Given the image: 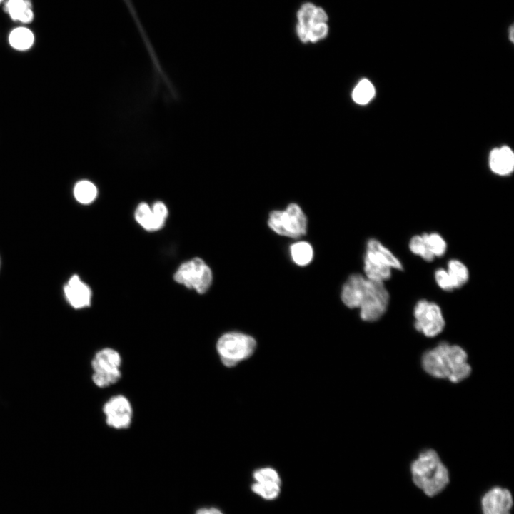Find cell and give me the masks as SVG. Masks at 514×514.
Masks as SVG:
<instances>
[{"mask_svg": "<svg viewBox=\"0 0 514 514\" xmlns=\"http://www.w3.org/2000/svg\"><path fill=\"white\" fill-rule=\"evenodd\" d=\"M375 89L372 83L368 79L361 80L355 86L352 98L353 101L358 104H368L374 96Z\"/></svg>", "mask_w": 514, "mask_h": 514, "instance_id": "cb8c5ba5", "label": "cell"}, {"mask_svg": "<svg viewBox=\"0 0 514 514\" xmlns=\"http://www.w3.org/2000/svg\"><path fill=\"white\" fill-rule=\"evenodd\" d=\"M290 254L293 261L299 266L308 265L313 258V249L306 241L295 242L290 246Z\"/></svg>", "mask_w": 514, "mask_h": 514, "instance_id": "44dd1931", "label": "cell"}, {"mask_svg": "<svg viewBox=\"0 0 514 514\" xmlns=\"http://www.w3.org/2000/svg\"><path fill=\"white\" fill-rule=\"evenodd\" d=\"M414 483L428 496L440 493L449 481L448 471L438 453L428 449L411 464Z\"/></svg>", "mask_w": 514, "mask_h": 514, "instance_id": "7a4b0ae2", "label": "cell"}, {"mask_svg": "<svg viewBox=\"0 0 514 514\" xmlns=\"http://www.w3.org/2000/svg\"><path fill=\"white\" fill-rule=\"evenodd\" d=\"M490 169L495 173L505 176L510 173L514 168V154L508 146L493 149L489 157Z\"/></svg>", "mask_w": 514, "mask_h": 514, "instance_id": "e0dca14e", "label": "cell"}, {"mask_svg": "<svg viewBox=\"0 0 514 514\" xmlns=\"http://www.w3.org/2000/svg\"><path fill=\"white\" fill-rule=\"evenodd\" d=\"M512 505L510 491L502 488H493L482 499L483 514H510Z\"/></svg>", "mask_w": 514, "mask_h": 514, "instance_id": "7c38bea8", "label": "cell"}, {"mask_svg": "<svg viewBox=\"0 0 514 514\" xmlns=\"http://www.w3.org/2000/svg\"><path fill=\"white\" fill-rule=\"evenodd\" d=\"M268 227L276 233L293 238L306 233L307 217L296 203H290L284 210H274L269 213Z\"/></svg>", "mask_w": 514, "mask_h": 514, "instance_id": "277c9868", "label": "cell"}, {"mask_svg": "<svg viewBox=\"0 0 514 514\" xmlns=\"http://www.w3.org/2000/svg\"><path fill=\"white\" fill-rule=\"evenodd\" d=\"M367 285V278L360 273L351 275L344 283L341 298L342 302L350 308H359Z\"/></svg>", "mask_w": 514, "mask_h": 514, "instance_id": "4fadbf2b", "label": "cell"}, {"mask_svg": "<svg viewBox=\"0 0 514 514\" xmlns=\"http://www.w3.org/2000/svg\"><path fill=\"white\" fill-rule=\"evenodd\" d=\"M366 248L373 251L392 269L401 271L403 269L400 261L378 240L370 238L366 243Z\"/></svg>", "mask_w": 514, "mask_h": 514, "instance_id": "ffe728a7", "label": "cell"}, {"mask_svg": "<svg viewBox=\"0 0 514 514\" xmlns=\"http://www.w3.org/2000/svg\"><path fill=\"white\" fill-rule=\"evenodd\" d=\"M122 358L114 348H104L99 350L91 359V368L95 373H120Z\"/></svg>", "mask_w": 514, "mask_h": 514, "instance_id": "9a60e30c", "label": "cell"}, {"mask_svg": "<svg viewBox=\"0 0 514 514\" xmlns=\"http://www.w3.org/2000/svg\"><path fill=\"white\" fill-rule=\"evenodd\" d=\"M363 270L368 279L376 281L384 282L390 279L392 275V268L368 248H366L363 257Z\"/></svg>", "mask_w": 514, "mask_h": 514, "instance_id": "2e32d148", "label": "cell"}, {"mask_svg": "<svg viewBox=\"0 0 514 514\" xmlns=\"http://www.w3.org/2000/svg\"><path fill=\"white\" fill-rule=\"evenodd\" d=\"M389 299V293L383 282L367 278L366 291L358 308L361 319L367 322L379 320L388 308Z\"/></svg>", "mask_w": 514, "mask_h": 514, "instance_id": "5b68a950", "label": "cell"}, {"mask_svg": "<svg viewBox=\"0 0 514 514\" xmlns=\"http://www.w3.org/2000/svg\"><path fill=\"white\" fill-rule=\"evenodd\" d=\"M255 483L251 485L253 493L266 500L277 498L281 490V478L272 468H262L253 473Z\"/></svg>", "mask_w": 514, "mask_h": 514, "instance_id": "30bf717a", "label": "cell"}, {"mask_svg": "<svg viewBox=\"0 0 514 514\" xmlns=\"http://www.w3.org/2000/svg\"><path fill=\"white\" fill-rule=\"evenodd\" d=\"M414 327L426 337L439 335L445 326V318L439 305L426 299L419 300L413 308Z\"/></svg>", "mask_w": 514, "mask_h": 514, "instance_id": "52a82bcc", "label": "cell"}, {"mask_svg": "<svg viewBox=\"0 0 514 514\" xmlns=\"http://www.w3.org/2000/svg\"><path fill=\"white\" fill-rule=\"evenodd\" d=\"M174 280L198 293H206L212 283V272L200 258H194L182 263L174 274Z\"/></svg>", "mask_w": 514, "mask_h": 514, "instance_id": "8992f818", "label": "cell"}, {"mask_svg": "<svg viewBox=\"0 0 514 514\" xmlns=\"http://www.w3.org/2000/svg\"><path fill=\"white\" fill-rule=\"evenodd\" d=\"M296 31L299 40L304 43L306 32L316 24L328 22L326 10L312 2L303 3L296 13Z\"/></svg>", "mask_w": 514, "mask_h": 514, "instance_id": "9c48e42d", "label": "cell"}, {"mask_svg": "<svg viewBox=\"0 0 514 514\" xmlns=\"http://www.w3.org/2000/svg\"><path fill=\"white\" fill-rule=\"evenodd\" d=\"M256 348V341L250 335L231 331L217 341L216 351L222 363L232 367L251 357Z\"/></svg>", "mask_w": 514, "mask_h": 514, "instance_id": "3957f363", "label": "cell"}, {"mask_svg": "<svg viewBox=\"0 0 514 514\" xmlns=\"http://www.w3.org/2000/svg\"><path fill=\"white\" fill-rule=\"evenodd\" d=\"M103 413L106 423L110 428L123 430L131 425L133 408L130 400L124 395H116L108 399L103 405Z\"/></svg>", "mask_w": 514, "mask_h": 514, "instance_id": "ba28073f", "label": "cell"}, {"mask_svg": "<svg viewBox=\"0 0 514 514\" xmlns=\"http://www.w3.org/2000/svg\"><path fill=\"white\" fill-rule=\"evenodd\" d=\"M428 249L435 257L443 256L447 250L445 240L437 233H424L422 235Z\"/></svg>", "mask_w": 514, "mask_h": 514, "instance_id": "d4e9b609", "label": "cell"}, {"mask_svg": "<svg viewBox=\"0 0 514 514\" xmlns=\"http://www.w3.org/2000/svg\"><path fill=\"white\" fill-rule=\"evenodd\" d=\"M446 270L452 280L455 289L463 287L469 279L468 268L458 259L450 260Z\"/></svg>", "mask_w": 514, "mask_h": 514, "instance_id": "7402d4cb", "label": "cell"}, {"mask_svg": "<svg viewBox=\"0 0 514 514\" xmlns=\"http://www.w3.org/2000/svg\"><path fill=\"white\" fill-rule=\"evenodd\" d=\"M410 251L415 255L420 256L423 260L431 262L435 256L428 249L421 235L413 236L409 241Z\"/></svg>", "mask_w": 514, "mask_h": 514, "instance_id": "484cf974", "label": "cell"}, {"mask_svg": "<svg viewBox=\"0 0 514 514\" xmlns=\"http://www.w3.org/2000/svg\"><path fill=\"white\" fill-rule=\"evenodd\" d=\"M196 514H223L216 508H202L197 510Z\"/></svg>", "mask_w": 514, "mask_h": 514, "instance_id": "83f0119b", "label": "cell"}, {"mask_svg": "<svg viewBox=\"0 0 514 514\" xmlns=\"http://www.w3.org/2000/svg\"><path fill=\"white\" fill-rule=\"evenodd\" d=\"M168 216V209L161 201L156 202L152 207L146 203H140L135 211L137 223L144 229L153 231L161 228Z\"/></svg>", "mask_w": 514, "mask_h": 514, "instance_id": "8fae6325", "label": "cell"}, {"mask_svg": "<svg viewBox=\"0 0 514 514\" xmlns=\"http://www.w3.org/2000/svg\"><path fill=\"white\" fill-rule=\"evenodd\" d=\"M4 9L14 21L29 23L34 19V12L30 0H7Z\"/></svg>", "mask_w": 514, "mask_h": 514, "instance_id": "ac0fdd59", "label": "cell"}, {"mask_svg": "<svg viewBox=\"0 0 514 514\" xmlns=\"http://www.w3.org/2000/svg\"><path fill=\"white\" fill-rule=\"evenodd\" d=\"M11 47L19 51L29 49L34 42V35L28 28L19 26L14 29L9 36Z\"/></svg>", "mask_w": 514, "mask_h": 514, "instance_id": "d6986e66", "label": "cell"}, {"mask_svg": "<svg viewBox=\"0 0 514 514\" xmlns=\"http://www.w3.org/2000/svg\"><path fill=\"white\" fill-rule=\"evenodd\" d=\"M3 1H4V0H0V4H1Z\"/></svg>", "mask_w": 514, "mask_h": 514, "instance_id": "f1b7e54d", "label": "cell"}, {"mask_svg": "<svg viewBox=\"0 0 514 514\" xmlns=\"http://www.w3.org/2000/svg\"><path fill=\"white\" fill-rule=\"evenodd\" d=\"M76 200L82 204L93 202L97 196V188L91 181L83 180L76 183L74 188Z\"/></svg>", "mask_w": 514, "mask_h": 514, "instance_id": "603a6c76", "label": "cell"}, {"mask_svg": "<svg viewBox=\"0 0 514 514\" xmlns=\"http://www.w3.org/2000/svg\"><path fill=\"white\" fill-rule=\"evenodd\" d=\"M435 280L438 286L445 291H453L455 288L446 269L439 268L435 271Z\"/></svg>", "mask_w": 514, "mask_h": 514, "instance_id": "4316f807", "label": "cell"}, {"mask_svg": "<svg viewBox=\"0 0 514 514\" xmlns=\"http://www.w3.org/2000/svg\"><path fill=\"white\" fill-rule=\"evenodd\" d=\"M422 366L430 376L460 383L471 373L466 351L460 346L441 342L422 357Z\"/></svg>", "mask_w": 514, "mask_h": 514, "instance_id": "6da1fadb", "label": "cell"}, {"mask_svg": "<svg viewBox=\"0 0 514 514\" xmlns=\"http://www.w3.org/2000/svg\"><path fill=\"white\" fill-rule=\"evenodd\" d=\"M64 293L67 301L74 308H83L91 303V291L77 275H73L69 278L64 287Z\"/></svg>", "mask_w": 514, "mask_h": 514, "instance_id": "5bb4252c", "label": "cell"}]
</instances>
